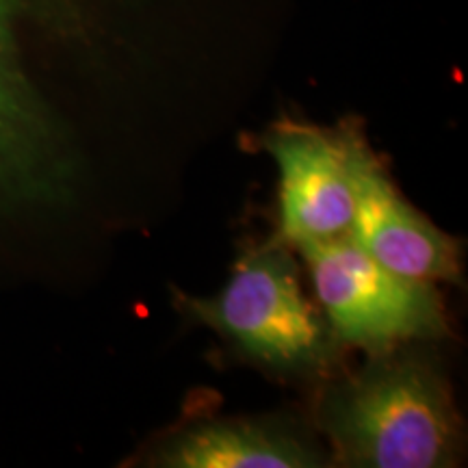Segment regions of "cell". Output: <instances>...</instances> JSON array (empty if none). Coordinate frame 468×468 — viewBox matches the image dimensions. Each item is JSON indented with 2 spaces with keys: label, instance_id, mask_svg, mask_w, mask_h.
<instances>
[{
  "label": "cell",
  "instance_id": "6da1fadb",
  "mask_svg": "<svg viewBox=\"0 0 468 468\" xmlns=\"http://www.w3.org/2000/svg\"><path fill=\"white\" fill-rule=\"evenodd\" d=\"M335 460L360 468H442L460 458L462 423L436 362L406 345L373 356L319 403Z\"/></svg>",
  "mask_w": 468,
  "mask_h": 468
},
{
  "label": "cell",
  "instance_id": "7a4b0ae2",
  "mask_svg": "<svg viewBox=\"0 0 468 468\" xmlns=\"http://www.w3.org/2000/svg\"><path fill=\"white\" fill-rule=\"evenodd\" d=\"M180 303L237 354L284 376L325 371L341 343L321 308L303 295L300 271L284 243L243 254L215 297L180 295Z\"/></svg>",
  "mask_w": 468,
  "mask_h": 468
},
{
  "label": "cell",
  "instance_id": "3957f363",
  "mask_svg": "<svg viewBox=\"0 0 468 468\" xmlns=\"http://www.w3.org/2000/svg\"><path fill=\"white\" fill-rule=\"evenodd\" d=\"M321 313L341 343L371 356L447 335L434 284L388 271L351 237L300 248Z\"/></svg>",
  "mask_w": 468,
  "mask_h": 468
},
{
  "label": "cell",
  "instance_id": "277c9868",
  "mask_svg": "<svg viewBox=\"0 0 468 468\" xmlns=\"http://www.w3.org/2000/svg\"><path fill=\"white\" fill-rule=\"evenodd\" d=\"M356 131L284 124L267 134L265 148L280 174V243L351 237L356 210Z\"/></svg>",
  "mask_w": 468,
  "mask_h": 468
},
{
  "label": "cell",
  "instance_id": "5b68a950",
  "mask_svg": "<svg viewBox=\"0 0 468 468\" xmlns=\"http://www.w3.org/2000/svg\"><path fill=\"white\" fill-rule=\"evenodd\" d=\"M22 0H0V204L42 207L69 185L61 133L22 72L16 20Z\"/></svg>",
  "mask_w": 468,
  "mask_h": 468
},
{
  "label": "cell",
  "instance_id": "8992f818",
  "mask_svg": "<svg viewBox=\"0 0 468 468\" xmlns=\"http://www.w3.org/2000/svg\"><path fill=\"white\" fill-rule=\"evenodd\" d=\"M351 239L373 261L403 278L427 284L462 280L460 243L403 200L362 139L356 150Z\"/></svg>",
  "mask_w": 468,
  "mask_h": 468
},
{
  "label": "cell",
  "instance_id": "52a82bcc",
  "mask_svg": "<svg viewBox=\"0 0 468 468\" xmlns=\"http://www.w3.org/2000/svg\"><path fill=\"white\" fill-rule=\"evenodd\" d=\"M154 464L169 468H313L324 453L282 425L218 420L165 442Z\"/></svg>",
  "mask_w": 468,
  "mask_h": 468
}]
</instances>
